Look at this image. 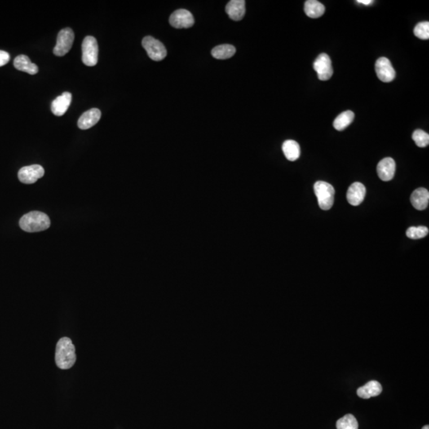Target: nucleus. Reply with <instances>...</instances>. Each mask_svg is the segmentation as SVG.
Returning a JSON list of instances; mask_svg holds the SVG:
<instances>
[{"instance_id": "1", "label": "nucleus", "mask_w": 429, "mask_h": 429, "mask_svg": "<svg viewBox=\"0 0 429 429\" xmlns=\"http://www.w3.org/2000/svg\"><path fill=\"white\" fill-rule=\"evenodd\" d=\"M77 360L74 344L68 337H63L57 343L55 362L58 368L68 369L73 367Z\"/></svg>"}, {"instance_id": "2", "label": "nucleus", "mask_w": 429, "mask_h": 429, "mask_svg": "<svg viewBox=\"0 0 429 429\" xmlns=\"http://www.w3.org/2000/svg\"><path fill=\"white\" fill-rule=\"evenodd\" d=\"M19 226L23 231L30 233L45 231L50 227V218L41 212H31L21 218Z\"/></svg>"}, {"instance_id": "3", "label": "nucleus", "mask_w": 429, "mask_h": 429, "mask_svg": "<svg viewBox=\"0 0 429 429\" xmlns=\"http://www.w3.org/2000/svg\"><path fill=\"white\" fill-rule=\"evenodd\" d=\"M314 192L317 197L318 204L323 210H329L333 206L335 188L325 182H317L314 184Z\"/></svg>"}, {"instance_id": "4", "label": "nucleus", "mask_w": 429, "mask_h": 429, "mask_svg": "<svg viewBox=\"0 0 429 429\" xmlns=\"http://www.w3.org/2000/svg\"><path fill=\"white\" fill-rule=\"evenodd\" d=\"M99 47L97 41L92 36H87L82 42V61L87 66L97 64Z\"/></svg>"}, {"instance_id": "5", "label": "nucleus", "mask_w": 429, "mask_h": 429, "mask_svg": "<svg viewBox=\"0 0 429 429\" xmlns=\"http://www.w3.org/2000/svg\"><path fill=\"white\" fill-rule=\"evenodd\" d=\"M142 44L143 48L147 52L149 58L154 61H162L167 55V50L163 44L158 40L155 39L154 37L151 36L145 37L142 41Z\"/></svg>"}, {"instance_id": "6", "label": "nucleus", "mask_w": 429, "mask_h": 429, "mask_svg": "<svg viewBox=\"0 0 429 429\" xmlns=\"http://www.w3.org/2000/svg\"><path fill=\"white\" fill-rule=\"evenodd\" d=\"M74 32L71 28H64L58 33L57 44L54 49V54L58 57H63L68 54L74 41Z\"/></svg>"}, {"instance_id": "7", "label": "nucleus", "mask_w": 429, "mask_h": 429, "mask_svg": "<svg viewBox=\"0 0 429 429\" xmlns=\"http://www.w3.org/2000/svg\"><path fill=\"white\" fill-rule=\"evenodd\" d=\"M313 68L317 72L320 81H328L333 75L332 61L326 54H321L317 57L314 61Z\"/></svg>"}, {"instance_id": "8", "label": "nucleus", "mask_w": 429, "mask_h": 429, "mask_svg": "<svg viewBox=\"0 0 429 429\" xmlns=\"http://www.w3.org/2000/svg\"><path fill=\"white\" fill-rule=\"evenodd\" d=\"M45 170L40 165H32L25 166L19 169L18 177L23 184H33L37 180L43 177Z\"/></svg>"}, {"instance_id": "9", "label": "nucleus", "mask_w": 429, "mask_h": 429, "mask_svg": "<svg viewBox=\"0 0 429 429\" xmlns=\"http://www.w3.org/2000/svg\"><path fill=\"white\" fill-rule=\"evenodd\" d=\"M169 23L177 29L190 28L194 25V18L188 10L180 9L172 14L169 18Z\"/></svg>"}, {"instance_id": "10", "label": "nucleus", "mask_w": 429, "mask_h": 429, "mask_svg": "<svg viewBox=\"0 0 429 429\" xmlns=\"http://www.w3.org/2000/svg\"><path fill=\"white\" fill-rule=\"evenodd\" d=\"M375 71L378 79L382 82H391L396 77L391 62L386 58H378L375 63Z\"/></svg>"}, {"instance_id": "11", "label": "nucleus", "mask_w": 429, "mask_h": 429, "mask_svg": "<svg viewBox=\"0 0 429 429\" xmlns=\"http://www.w3.org/2000/svg\"><path fill=\"white\" fill-rule=\"evenodd\" d=\"M396 170V164L394 159L386 157L379 161L377 166V172L380 179L383 182H390L394 178Z\"/></svg>"}, {"instance_id": "12", "label": "nucleus", "mask_w": 429, "mask_h": 429, "mask_svg": "<svg viewBox=\"0 0 429 429\" xmlns=\"http://www.w3.org/2000/svg\"><path fill=\"white\" fill-rule=\"evenodd\" d=\"M366 187L360 182H355L349 187L347 193V201L353 206H358L365 198Z\"/></svg>"}, {"instance_id": "13", "label": "nucleus", "mask_w": 429, "mask_h": 429, "mask_svg": "<svg viewBox=\"0 0 429 429\" xmlns=\"http://www.w3.org/2000/svg\"><path fill=\"white\" fill-rule=\"evenodd\" d=\"M101 112L97 108H92L82 114V116L79 118L77 123L78 127L81 130H88L95 126L99 122Z\"/></svg>"}, {"instance_id": "14", "label": "nucleus", "mask_w": 429, "mask_h": 429, "mask_svg": "<svg viewBox=\"0 0 429 429\" xmlns=\"http://www.w3.org/2000/svg\"><path fill=\"white\" fill-rule=\"evenodd\" d=\"M71 101H72V94L65 92L52 102V112L57 116H63L70 106Z\"/></svg>"}, {"instance_id": "15", "label": "nucleus", "mask_w": 429, "mask_h": 429, "mask_svg": "<svg viewBox=\"0 0 429 429\" xmlns=\"http://www.w3.org/2000/svg\"><path fill=\"white\" fill-rule=\"evenodd\" d=\"M245 5L244 0H231L226 6V12L232 20L240 21L245 15Z\"/></svg>"}, {"instance_id": "16", "label": "nucleus", "mask_w": 429, "mask_h": 429, "mask_svg": "<svg viewBox=\"0 0 429 429\" xmlns=\"http://www.w3.org/2000/svg\"><path fill=\"white\" fill-rule=\"evenodd\" d=\"M411 204L417 210H425L429 206V192L426 188H419L411 195Z\"/></svg>"}, {"instance_id": "17", "label": "nucleus", "mask_w": 429, "mask_h": 429, "mask_svg": "<svg viewBox=\"0 0 429 429\" xmlns=\"http://www.w3.org/2000/svg\"><path fill=\"white\" fill-rule=\"evenodd\" d=\"M382 392V385L377 381H370L357 390L358 396L363 399H369L373 397L378 396Z\"/></svg>"}, {"instance_id": "18", "label": "nucleus", "mask_w": 429, "mask_h": 429, "mask_svg": "<svg viewBox=\"0 0 429 429\" xmlns=\"http://www.w3.org/2000/svg\"><path fill=\"white\" fill-rule=\"evenodd\" d=\"M15 68L18 70L25 72L31 75L37 74L38 67L31 62V59L26 55H19L14 61Z\"/></svg>"}, {"instance_id": "19", "label": "nucleus", "mask_w": 429, "mask_h": 429, "mask_svg": "<svg viewBox=\"0 0 429 429\" xmlns=\"http://www.w3.org/2000/svg\"><path fill=\"white\" fill-rule=\"evenodd\" d=\"M305 12L312 19H317L324 15L325 7L321 2L316 0H307L305 3Z\"/></svg>"}, {"instance_id": "20", "label": "nucleus", "mask_w": 429, "mask_h": 429, "mask_svg": "<svg viewBox=\"0 0 429 429\" xmlns=\"http://www.w3.org/2000/svg\"><path fill=\"white\" fill-rule=\"evenodd\" d=\"M283 153L289 161H294L299 158L301 149L298 143L294 140H287L282 145Z\"/></svg>"}, {"instance_id": "21", "label": "nucleus", "mask_w": 429, "mask_h": 429, "mask_svg": "<svg viewBox=\"0 0 429 429\" xmlns=\"http://www.w3.org/2000/svg\"><path fill=\"white\" fill-rule=\"evenodd\" d=\"M235 48L229 44H223L220 46H215L212 50V55L213 58L219 59V60H226L231 58L235 55Z\"/></svg>"}, {"instance_id": "22", "label": "nucleus", "mask_w": 429, "mask_h": 429, "mask_svg": "<svg viewBox=\"0 0 429 429\" xmlns=\"http://www.w3.org/2000/svg\"><path fill=\"white\" fill-rule=\"evenodd\" d=\"M354 119H355L354 112L351 111H346L336 118L333 123V126L336 130L341 131L344 130L345 128H347L353 122Z\"/></svg>"}, {"instance_id": "23", "label": "nucleus", "mask_w": 429, "mask_h": 429, "mask_svg": "<svg viewBox=\"0 0 429 429\" xmlns=\"http://www.w3.org/2000/svg\"><path fill=\"white\" fill-rule=\"evenodd\" d=\"M337 429H358L359 424L353 415L347 414L337 422Z\"/></svg>"}, {"instance_id": "24", "label": "nucleus", "mask_w": 429, "mask_h": 429, "mask_svg": "<svg viewBox=\"0 0 429 429\" xmlns=\"http://www.w3.org/2000/svg\"><path fill=\"white\" fill-rule=\"evenodd\" d=\"M429 228L425 226L411 227L406 231L407 237L411 240H420L426 237L429 235Z\"/></svg>"}, {"instance_id": "25", "label": "nucleus", "mask_w": 429, "mask_h": 429, "mask_svg": "<svg viewBox=\"0 0 429 429\" xmlns=\"http://www.w3.org/2000/svg\"><path fill=\"white\" fill-rule=\"evenodd\" d=\"M413 139L417 147H426L429 144V134L422 130H416L413 134Z\"/></svg>"}, {"instance_id": "26", "label": "nucleus", "mask_w": 429, "mask_h": 429, "mask_svg": "<svg viewBox=\"0 0 429 429\" xmlns=\"http://www.w3.org/2000/svg\"><path fill=\"white\" fill-rule=\"evenodd\" d=\"M414 34L420 39L428 40L429 38V23L422 22L417 24L414 28Z\"/></svg>"}, {"instance_id": "27", "label": "nucleus", "mask_w": 429, "mask_h": 429, "mask_svg": "<svg viewBox=\"0 0 429 429\" xmlns=\"http://www.w3.org/2000/svg\"><path fill=\"white\" fill-rule=\"evenodd\" d=\"M10 54L7 52L0 50V67L3 66L10 61Z\"/></svg>"}, {"instance_id": "28", "label": "nucleus", "mask_w": 429, "mask_h": 429, "mask_svg": "<svg viewBox=\"0 0 429 429\" xmlns=\"http://www.w3.org/2000/svg\"><path fill=\"white\" fill-rule=\"evenodd\" d=\"M357 2L363 5H370L373 3V1L372 0H357Z\"/></svg>"}, {"instance_id": "29", "label": "nucleus", "mask_w": 429, "mask_h": 429, "mask_svg": "<svg viewBox=\"0 0 429 429\" xmlns=\"http://www.w3.org/2000/svg\"><path fill=\"white\" fill-rule=\"evenodd\" d=\"M422 429H429V425H425V426L422 428Z\"/></svg>"}]
</instances>
